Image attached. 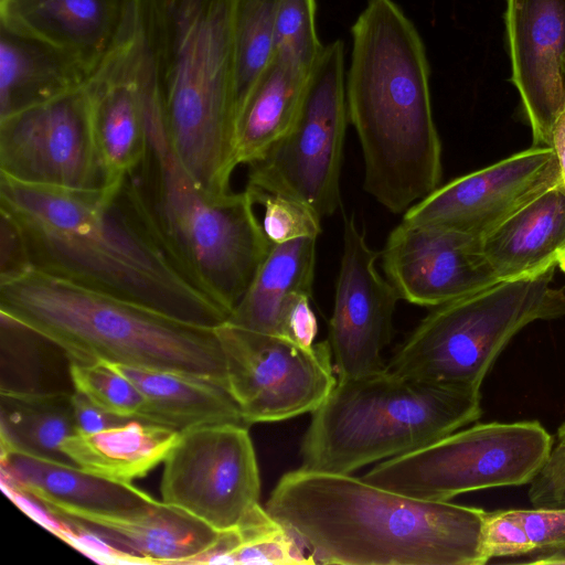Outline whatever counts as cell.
Returning a JSON list of instances; mask_svg holds the SVG:
<instances>
[{
	"label": "cell",
	"mask_w": 565,
	"mask_h": 565,
	"mask_svg": "<svg viewBox=\"0 0 565 565\" xmlns=\"http://www.w3.org/2000/svg\"><path fill=\"white\" fill-rule=\"evenodd\" d=\"M131 0H0V26L76 60L88 76L119 41Z\"/></svg>",
	"instance_id": "20"
},
{
	"label": "cell",
	"mask_w": 565,
	"mask_h": 565,
	"mask_svg": "<svg viewBox=\"0 0 565 565\" xmlns=\"http://www.w3.org/2000/svg\"><path fill=\"white\" fill-rule=\"evenodd\" d=\"M73 404L77 434L97 433L134 419L103 409L77 391L73 392Z\"/></svg>",
	"instance_id": "38"
},
{
	"label": "cell",
	"mask_w": 565,
	"mask_h": 565,
	"mask_svg": "<svg viewBox=\"0 0 565 565\" xmlns=\"http://www.w3.org/2000/svg\"><path fill=\"white\" fill-rule=\"evenodd\" d=\"M303 550L297 537L260 505L236 529L221 532L199 564H317Z\"/></svg>",
	"instance_id": "29"
},
{
	"label": "cell",
	"mask_w": 565,
	"mask_h": 565,
	"mask_svg": "<svg viewBox=\"0 0 565 565\" xmlns=\"http://www.w3.org/2000/svg\"><path fill=\"white\" fill-rule=\"evenodd\" d=\"M121 190L172 265L231 315L273 244L247 189L214 195L184 168L168 138L151 83L147 152Z\"/></svg>",
	"instance_id": "5"
},
{
	"label": "cell",
	"mask_w": 565,
	"mask_h": 565,
	"mask_svg": "<svg viewBox=\"0 0 565 565\" xmlns=\"http://www.w3.org/2000/svg\"><path fill=\"white\" fill-rule=\"evenodd\" d=\"M344 62L341 40L324 45L294 125L249 166L247 188L301 201L322 218L334 214L349 122Z\"/></svg>",
	"instance_id": "10"
},
{
	"label": "cell",
	"mask_w": 565,
	"mask_h": 565,
	"mask_svg": "<svg viewBox=\"0 0 565 565\" xmlns=\"http://www.w3.org/2000/svg\"><path fill=\"white\" fill-rule=\"evenodd\" d=\"M379 257L355 218L347 216L327 339L338 379L386 370L383 352L392 341L395 308L401 298L376 269Z\"/></svg>",
	"instance_id": "15"
},
{
	"label": "cell",
	"mask_w": 565,
	"mask_h": 565,
	"mask_svg": "<svg viewBox=\"0 0 565 565\" xmlns=\"http://www.w3.org/2000/svg\"><path fill=\"white\" fill-rule=\"evenodd\" d=\"M0 174L32 185L106 190L84 86L0 118Z\"/></svg>",
	"instance_id": "13"
},
{
	"label": "cell",
	"mask_w": 565,
	"mask_h": 565,
	"mask_svg": "<svg viewBox=\"0 0 565 565\" xmlns=\"http://www.w3.org/2000/svg\"><path fill=\"white\" fill-rule=\"evenodd\" d=\"M265 508L316 563L482 565L488 511L422 500L351 473L298 468L281 476Z\"/></svg>",
	"instance_id": "2"
},
{
	"label": "cell",
	"mask_w": 565,
	"mask_h": 565,
	"mask_svg": "<svg viewBox=\"0 0 565 565\" xmlns=\"http://www.w3.org/2000/svg\"><path fill=\"white\" fill-rule=\"evenodd\" d=\"M41 507L60 521L95 533L136 564H198L221 536L203 521L162 500L127 514Z\"/></svg>",
	"instance_id": "19"
},
{
	"label": "cell",
	"mask_w": 565,
	"mask_h": 565,
	"mask_svg": "<svg viewBox=\"0 0 565 565\" xmlns=\"http://www.w3.org/2000/svg\"><path fill=\"white\" fill-rule=\"evenodd\" d=\"M532 544L531 563L565 564V508L516 509Z\"/></svg>",
	"instance_id": "34"
},
{
	"label": "cell",
	"mask_w": 565,
	"mask_h": 565,
	"mask_svg": "<svg viewBox=\"0 0 565 565\" xmlns=\"http://www.w3.org/2000/svg\"><path fill=\"white\" fill-rule=\"evenodd\" d=\"M511 81L531 126L533 146L551 147L565 109V0H507Z\"/></svg>",
	"instance_id": "18"
},
{
	"label": "cell",
	"mask_w": 565,
	"mask_h": 565,
	"mask_svg": "<svg viewBox=\"0 0 565 565\" xmlns=\"http://www.w3.org/2000/svg\"><path fill=\"white\" fill-rule=\"evenodd\" d=\"M278 2L238 0L235 26L237 114L274 58Z\"/></svg>",
	"instance_id": "30"
},
{
	"label": "cell",
	"mask_w": 565,
	"mask_h": 565,
	"mask_svg": "<svg viewBox=\"0 0 565 565\" xmlns=\"http://www.w3.org/2000/svg\"><path fill=\"white\" fill-rule=\"evenodd\" d=\"M552 446L536 420L477 424L383 460L361 478L408 497L449 501L470 491L530 484Z\"/></svg>",
	"instance_id": "9"
},
{
	"label": "cell",
	"mask_w": 565,
	"mask_h": 565,
	"mask_svg": "<svg viewBox=\"0 0 565 565\" xmlns=\"http://www.w3.org/2000/svg\"><path fill=\"white\" fill-rule=\"evenodd\" d=\"M351 35L345 95L363 152V186L390 212L405 213L443 175L424 41L394 0H367Z\"/></svg>",
	"instance_id": "3"
},
{
	"label": "cell",
	"mask_w": 565,
	"mask_h": 565,
	"mask_svg": "<svg viewBox=\"0 0 565 565\" xmlns=\"http://www.w3.org/2000/svg\"><path fill=\"white\" fill-rule=\"evenodd\" d=\"M317 237L273 244L226 322L280 335L284 312L299 295L312 297Z\"/></svg>",
	"instance_id": "26"
},
{
	"label": "cell",
	"mask_w": 565,
	"mask_h": 565,
	"mask_svg": "<svg viewBox=\"0 0 565 565\" xmlns=\"http://www.w3.org/2000/svg\"><path fill=\"white\" fill-rule=\"evenodd\" d=\"M557 266L565 273V250L557 258Z\"/></svg>",
	"instance_id": "40"
},
{
	"label": "cell",
	"mask_w": 565,
	"mask_h": 565,
	"mask_svg": "<svg viewBox=\"0 0 565 565\" xmlns=\"http://www.w3.org/2000/svg\"><path fill=\"white\" fill-rule=\"evenodd\" d=\"M562 182L552 147L532 146L456 178L412 205L403 223L483 238L507 218Z\"/></svg>",
	"instance_id": "14"
},
{
	"label": "cell",
	"mask_w": 565,
	"mask_h": 565,
	"mask_svg": "<svg viewBox=\"0 0 565 565\" xmlns=\"http://www.w3.org/2000/svg\"><path fill=\"white\" fill-rule=\"evenodd\" d=\"M246 189L255 203L264 207L262 225L271 244L318 237L321 233L322 217L301 201L247 186Z\"/></svg>",
	"instance_id": "33"
},
{
	"label": "cell",
	"mask_w": 565,
	"mask_h": 565,
	"mask_svg": "<svg viewBox=\"0 0 565 565\" xmlns=\"http://www.w3.org/2000/svg\"><path fill=\"white\" fill-rule=\"evenodd\" d=\"M562 175V183L565 186V109L558 116L552 131V145Z\"/></svg>",
	"instance_id": "39"
},
{
	"label": "cell",
	"mask_w": 565,
	"mask_h": 565,
	"mask_svg": "<svg viewBox=\"0 0 565 565\" xmlns=\"http://www.w3.org/2000/svg\"><path fill=\"white\" fill-rule=\"evenodd\" d=\"M0 313L62 349L70 362H109L196 375L228 391L216 327L29 267L0 278Z\"/></svg>",
	"instance_id": "6"
},
{
	"label": "cell",
	"mask_w": 565,
	"mask_h": 565,
	"mask_svg": "<svg viewBox=\"0 0 565 565\" xmlns=\"http://www.w3.org/2000/svg\"><path fill=\"white\" fill-rule=\"evenodd\" d=\"M563 75H564V82H565V56H564V60H563Z\"/></svg>",
	"instance_id": "41"
},
{
	"label": "cell",
	"mask_w": 565,
	"mask_h": 565,
	"mask_svg": "<svg viewBox=\"0 0 565 565\" xmlns=\"http://www.w3.org/2000/svg\"><path fill=\"white\" fill-rule=\"evenodd\" d=\"M311 296L299 295L286 308L281 326L280 337L303 347L311 348L318 332V323L310 306Z\"/></svg>",
	"instance_id": "37"
},
{
	"label": "cell",
	"mask_w": 565,
	"mask_h": 565,
	"mask_svg": "<svg viewBox=\"0 0 565 565\" xmlns=\"http://www.w3.org/2000/svg\"><path fill=\"white\" fill-rule=\"evenodd\" d=\"M87 78L66 53L0 26V118L76 92Z\"/></svg>",
	"instance_id": "24"
},
{
	"label": "cell",
	"mask_w": 565,
	"mask_h": 565,
	"mask_svg": "<svg viewBox=\"0 0 565 565\" xmlns=\"http://www.w3.org/2000/svg\"><path fill=\"white\" fill-rule=\"evenodd\" d=\"M160 491L163 502L218 532L239 526L260 507L248 427L209 424L180 431L163 461Z\"/></svg>",
	"instance_id": "12"
},
{
	"label": "cell",
	"mask_w": 565,
	"mask_h": 565,
	"mask_svg": "<svg viewBox=\"0 0 565 565\" xmlns=\"http://www.w3.org/2000/svg\"><path fill=\"white\" fill-rule=\"evenodd\" d=\"M380 257L399 298L420 307L434 308L500 281L481 238L452 230L401 222Z\"/></svg>",
	"instance_id": "17"
},
{
	"label": "cell",
	"mask_w": 565,
	"mask_h": 565,
	"mask_svg": "<svg viewBox=\"0 0 565 565\" xmlns=\"http://www.w3.org/2000/svg\"><path fill=\"white\" fill-rule=\"evenodd\" d=\"M310 72L274 55L241 106L235 126V160L250 166L294 125Z\"/></svg>",
	"instance_id": "27"
},
{
	"label": "cell",
	"mask_w": 565,
	"mask_h": 565,
	"mask_svg": "<svg viewBox=\"0 0 565 565\" xmlns=\"http://www.w3.org/2000/svg\"><path fill=\"white\" fill-rule=\"evenodd\" d=\"M484 555L497 557L530 555L532 544L516 509L488 512L484 524Z\"/></svg>",
	"instance_id": "35"
},
{
	"label": "cell",
	"mask_w": 565,
	"mask_h": 565,
	"mask_svg": "<svg viewBox=\"0 0 565 565\" xmlns=\"http://www.w3.org/2000/svg\"><path fill=\"white\" fill-rule=\"evenodd\" d=\"M179 435L170 427L134 418L97 433L72 435L61 449L84 471L132 483L164 461Z\"/></svg>",
	"instance_id": "25"
},
{
	"label": "cell",
	"mask_w": 565,
	"mask_h": 565,
	"mask_svg": "<svg viewBox=\"0 0 565 565\" xmlns=\"http://www.w3.org/2000/svg\"><path fill=\"white\" fill-rule=\"evenodd\" d=\"M555 268L534 278L501 280L434 307L399 344L386 369L413 380L480 392L492 364L527 324L565 316Z\"/></svg>",
	"instance_id": "8"
},
{
	"label": "cell",
	"mask_w": 565,
	"mask_h": 565,
	"mask_svg": "<svg viewBox=\"0 0 565 565\" xmlns=\"http://www.w3.org/2000/svg\"><path fill=\"white\" fill-rule=\"evenodd\" d=\"M529 499L533 508H565V423L557 430L545 463L530 483Z\"/></svg>",
	"instance_id": "36"
},
{
	"label": "cell",
	"mask_w": 565,
	"mask_h": 565,
	"mask_svg": "<svg viewBox=\"0 0 565 565\" xmlns=\"http://www.w3.org/2000/svg\"><path fill=\"white\" fill-rule=\"evenodd\" d=\"M227 386L248 426L315 412L338 382L328 341L303 348L285 337L216 326Z\"/></svg>",
	"instance_id": "11"
},
{
	"label": "cell",
	"mask_w": 565,
	"mask_h": 565,
	"mask_svg": "<svg viewBox=\"0 0 565 565\" xmlns=\"http://www.w3.org/2000/svg\"><path fill=\"white\" fill-rule=\"evenodd\" d=\"M480 392L422 382L390 370L338 379L312 412L301 467L347 473L412 452L475 423Z\"/></svg>",
	"instance_id": "7"
},
{
	"label": "cell",
	"mask_w": 565,
	"mask_h": 565,
	"mask_svg": "<svg viewBox=\"0 0 565 565\" xmlns=\"http://www.w3.org/2000/svg\"><path fill=\"white\" fill-rule=\"evenodd\" d=\"M498 280L534 278L555 268L565 250V186L545 191L482 239Z\"/></svg>",
	"instance_id": "22"
},
{
	"label": "cell",
	"mask_w": 565,
	"mask_h": 565,
	"mask_svg": "<svg viewBox=\"0 0 565 565\" xmlns=\"http://www.w3.org/2000/svg\"><path fill=\"white\" fill-rule=\"evenodd\" d=\"M238 0H132L135 26L179 160L209 193L231 192Z\"/></svg>",
	"instance_id": "4"
},
{
	"label": "cell",
	"mask_w": 565,
	"mask_h": 565,
	"mask_svg": "<svg viewBox=\"0 0 565 565\" xmlns=\"http://www.w3.org/2000/svg\"><path fill=\"white\" fill-rule=\"evenodd\" d=\"M74 391L115 415L141 419L145 398L124 374L105 362H70Z\"/></svg>",
	"instance_id": "31"
},
{
	"label": "cell",
	"mask_w": 565,
	"mask_h": 565,
	"mask_svg": "<svg viewBox=\"0 0 565 565\" xmlns=\"http://www.w3.org/2000/svg\"><path fill=\"white\" fill-rule=\"evenodd\" d=\"M323 47L316 28V0H279L275 56L311 72Z\"/></svg>",
	"instance_id": "32"
},
{
	"label": "cell",
	"mask_w": 565,
	"mask_h": 565,
	"mask_svg": "<svg viewBox=\"0 0 565 565\" xmlns=\"http://www.w3.org/2000/svg\"><path fill=\"white\" fill-rule=\"evenodd\" d=\"M129 379L145 398L141 419L178 431L209 425L249 427L222 385L188 373L105 362Z\"/></svg>",
	"instance_id": "23"
},
{
	"label": "cell",
	"mask_w": 565,
	"mask_h": 565,
	"mask_svg": "<svg viewBox=\"0 0 565 565\" xmlns=\"http://www.w3.org/2000/svg\"><path fill=\"white\" fill-rule=\"evenodd\" d=\"M148 88V66L131 10L119 41L84 85L106 190H119L146 156Z\"/></svg>",
	"instance_id": "16"
},
{
	"label": "cell",
	"mask_w": 565,
	"mask_h": 565,
	"mask_svg": "<svg viewBox=\"0 0 565 565\" xmlns=\"http://www.w3.org/2000/svg\"><path fill=\"white\" fill-rule=\"evenodd\" d=\"M77 434L73 393L26 392L1 388L0 439L2 451L74 465L62 443Z\"/></svg>",
	"instance_id": "28"
},
{
	"label": "cell",
	"mask_w": 565,
	"mask_h": 565,
	"mask_svg": "<svg viewBox=\"0 0 565 565\" xmlns=\"http://www.w3.org/2000/svg\"><path fill=\"white\" fill-rule=\"evenodd\" d=\"M0 462L3 487L41 505L127 514L156 501L132 483L104 479L75 465L2 450Z\"/></svg>",
	"instance_id": "21"
},
{
	"label": "cell",
	"mask_w": 565,
	"mask_h": 565,
	"mask_svg": "<svg viewBox=\"0 0 565 565\" xmlns=\"http://www.w3.org/2000/svg\"><path fill=\"white\" fill-rule=\"evenodd\" d=\"M121 188L79 191L0 174V214L18 230L30 267L192 323L225 322L230 315L172 265Z\"/></svg>",
	"instance_id": "1"
}]
</instances>
